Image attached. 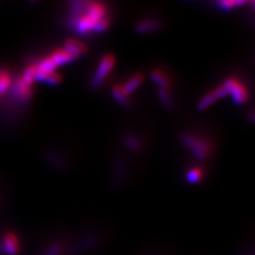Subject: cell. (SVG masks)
Listing matches in <instances>:
<instances>
[{"mask_svg":"<svg viewBox=\"0 0 255 255\" xmlns=\"http://www.w3.org/2000/svg\"><path fill=\"white\" fill-rule=\"evenodd\" d=\"M182 141L187 149L191 151L198 159H206L210 155V145L205 140L197 137L196 135L185 134L182 136Z\"/></svg>","mask_w":255,"mask_h":255,"instance_id":"2","label":"cell"},{"mask_svg":"<svg viewBox=\"0 0 255 255\" xmlns=\"http://www.w3.org/2000/svg\"><path fill=\"white\" fill-rule=\"evenodd\" d=\"M126 145L128 149L132 150V151H137L139 149L140 144L138 140L132 137H128L126 140Z\"/></svg>","mask_w":255,"mask_h":255,"instance_id":"20","label":"cell"},{"mask_svg":"<svg viewBox=\"0 0 255 255\" xmlns=\"http://www.w3.org/2000/svg\"><path fill=\"white\" fill-rule=\"evenodd\" d=\"M115 63H116V59L113 55L111 54L105 55L100 61V63L98 64L97 69L94 75L93 80H92V85L94 87H98L99 85L102 84L103 81H105V79L113 70Z\"/></svg>","mask_w":255,"mask_h":255,"instance_id":"4","label":"cell"},{"mask_svg":"<svg viewBox=\"0 0 255 255\" xmlns=\"http://www.w3.org/2000/svg\"><path fill=\"white\" fill-rule=\"evenodd\" d=\"M12 85L11 74L7 70H0V97L11 88Z\"/></svg>","mask_w":255,"mask_h":255,"instance_id":"12","label":"cell"},{"mask_svg":"<svg viewBox=\"0 0 255 255\" xmlns=\"http://www.w3.org/2000/svg\"><path fill=\"white\" fill-rule=\"evenodd\" d=\"M113 96L116 98V100L123 106H128V98L127 94L123 91L122 86L117 85L116 87H114L113 89Z\"/></svg>","mask_w":255,"mask_h":255,"instance_id":"14","label":"cell"},{"mask_svg":"<svg viewBox=\"0 0 255 255\" xmlns=\"http://www.w3.org/2000/svg\"><path fill=\"white\" fill-rule=\"evenodd\" d=\"M44 81L49 85H57L61 82V76L55 71V72L49 74Z\"/></svg>","mask_w":255,"mask_h":255,"instance_id":"18","label":"cell"},{"mask_svg":"<svg viewBox=\"0 0 255 255\" xmlns=\"http://www.w3.org/2000/svg\"><path fill=\"white\" fill-rule=\"evenodd\" d=\"M159 96L163 104L167 107L171 106V98H170V95L168 93V89H160Z\"/></svg>","mask_w":255,"mask_h":255,"instance_id":"19","label":"cell"},{"mask_svg":"<svg viewBox=\"0 0 255 255\" xmlns=\"http://www.w3.org/2000/svg\"><path fill=\"white\" fill-rule=\"evenodd\" d=\"M227 95H231L232 100L236 104H243L248 99L247 89L240 81H237L234 78H229L223 83Z\"/></svg>","mask_w":255,"mask_h":255,"instance_id":"3","label":"cell"},{"mask_svg":"<svg viewBox=\"0 0 255 255\" xmlns=\"http://www.w3.org/2000/svg\"><path fill=\"white\" fill-rule=\"evenodd\" d=\"M13 96L21 102L28 101L32 94V88L31 85L25 83L22 79H18L12 85Z\"/></svg>","mask_w":255,"mask_h":255,"instance_id":"7","label":"cell"},{"mask_svg":"<svg viewBox=\"0 0 255 255\" xmlns=\"http://www.w3.org/2000/svg\"><path fill=\"white\" fill-rule=\"evenodd\" d=\"M244 1H221L218 3V5L220 6L222 10L228 11V10H232L233 8H237L238 6H241L244 4Z\"/></svg>","mask_w":255,"mask_h":255,"instance_id":"16","label":"cell"},{"mask_svg":"<svg viewBox=\"0 0 255 255\" xmlns=\"http://www.w3.org/2000/svg\"><path fill=\"white\" fill-rule=\"evenodd\" d=\"M227 95V91L225 89V87L223 85L219 86L218 88H216L215 90L209 92L206 94L198 102L197 108L200 111H203L205 109H207L211 105L214 104L216 101H218L220 98H222L223 96H225Z\"/></svg>","mask_w":255,"mask_h":255,"instance_id":"5","label":"cell"},{"mask_svg":"<svg viewBox=\"0 0 255 255\" xmlns=\"http://www.w3.org/2000/svg\"><path fill=\"white\" fill-rule=\"evenodd\" d=\"M49 57L53 61V63L56 64L57 67L61 66V65H64V64H69L71 62H73L74 60H76L74 57H72L69 53L64 48L55 50L53 53H51L49 55Z\"/></svg>","mask_w":255,"mask_h":255,"instance_id":"9","label":"cell"},{"mask_svg":"<svg viewBox=\"0 0 255 255\" xmlns=\"http://www.w3.org/2000/svg\"><path fill=\"white\" fill-rule=\"evenodd\" d=\"M202 171L199 168H193L188 171L186 175V180L189 184H197L202 179Z\"/></svg>","mask_w":255,"mask_h":255,"instance_id":"15","label":"cell"},{"mask_svg":"<svg viewBox=\"0 0 255 255\" xmlns=\"http://www.w3.org/2000/svg\"><path fill=\"white\" fill-rule=\"evenodd\" d=\"M159 23L156 20H145L136 26V31L140 33H148L158 29Z\"/></svg>","mask_w":255,"mask_h":255,"instance_id":"13","label":"cell"},{"mask_svg":"<svg viewBox=\"0 0 255 255\" xmlns=\"http://www.w3.org/2000/svg\"><path fill=\"white\" fill-rule=\"evenodd\" d=\"M151 80L154 81L156 84H158L160 89H168L169 81L162 70H153L151 72Z\"/></svg>","mask_w":255,"mask_h":255,"instance_id":"11","label":"cell"},{"mask_svg":"<svg viewBox=\"0 0 255 255\" xmlns=\"http://www.w3.org/2000/svg\"><path fill=\"white\" fill-rule=\"evenodd\" d=\"M64 49H65L75 59L79 58L87 51V47H85V45L75 39H68L64 44Z\"/></svg>","mask_w":255,"mask_h":255,"instance_id":"8","label":"cell"},{"mask_svg":"<svg viewBox=\"0 0 255 255\" xmlns=\"http://www.w3.org/2000/svg\"><path fill=\"white\" fill-rule=\"evenodd\" d=\"M70 23L79 34L103 32L109 26L107 9L101 2H74Z\"/></svg>","mask_w":255,"mask_h":255,"instance_id":"1","label":"cell"},{"mask_svg":"<svg viewBox=\"0 0 255 255\" xmlns=\"http://www.w3.org/2000/svg\"><path fill=\"white\" fill-rule=\"evenodd\" d=\"M62 252V246L59 243H53L50 245L43 255H60Z\"/></svg>","mask_w":255,"mask_h":255,"instance_id":"17","label":"cell"},{"mask_svg":"<svg viewBox=\"0 0 255 255\" xmlns=\"http://www.w3.org/2000/svg\"><path fill=\"white\" fill-rule=\"evenodd\" d=\"M143 75L141 74H136L134 76H132L128 81L126 82V84L124 86H122L123 91L127 94L128 96H129L130 94L133 93L140 85L143 82Z\"/></svg>","mask_w":255,"mask_h":255,"instance_id":"10","label":"cell"},{"mask_svg":"<svg viewBox=\"0 0 255 255\" xmlns=\"http://www.w3.org/2000/svg\"><path fill=\"white\" fill-rule=\"evenodd\" d=\"M2 247L4 255H16L20 252V241L13 232H6L2 238Z\"/></svg>","mask_w":255,"mask_h":255,"instance_id":"6","label":"cell"}]
</instances>
